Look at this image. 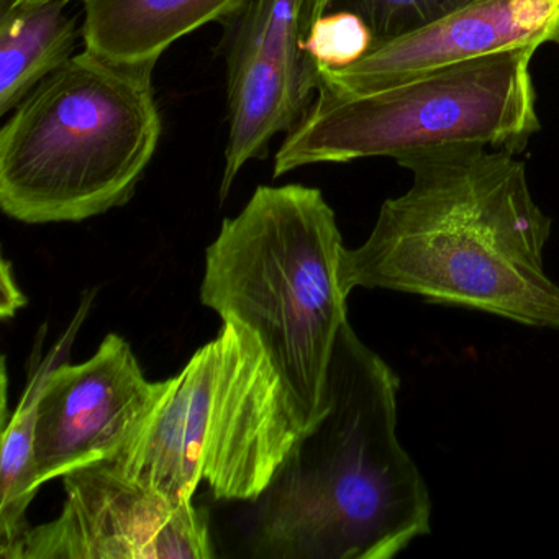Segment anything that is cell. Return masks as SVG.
<instances>
[{
	"label": "cell",
	"mask_w": 559,
	"mask_h": 559,
	"mask_svg": "<svg viewBox=\"0 0 559 559\" xmlns=\"http://www.w3.org/2000/svg\"><path fill=\"white\" fill-rule=\"evenodd\" d=\"M412 173L368 240L343 248L340 283L411 294L533 329H559V284L546 273L551 218L515 153L479 145L405 153Z\"/></svg>",
	"instance_id": "obj_1"
},
{
	"label": "cell",
	"mask_w": 559,
	"mask_h": 559,
	"mask_svg": "<svg viewBox=\"0 0 559 559\" xmlns=\"http://www.w3.org/2000/svg\"><path fill=\"white\" fill-rule=\"evenodd\" d=\"M397 372L343 323L329 408L254 500L260 559H391L430 533L427 480L397 437Z\"/></svg>",
	"instance_id": "obj_2"
},
{
	"label": "cell",
	"mask_w": 559,
	"mask_h": 559,
	"mask_svg": "<svg viewBox=\"0 0 559 559\" xmlns=\"http://www.w3.org/2000/svg\"><path fill=\"white\" fill-rule=\"evenodd\" d=\"M342 234L322 191L260 186L205 251L201 300L257 335L304 430L329 408L330 362L346 317Z\"/></svg>",
	"instance_id": "obj_3"
},
{
	"label": "cell",
	"mask_w": 559,
	"mask_h": 559,
	"mask_svg": "<svg viewBox=\"0 0 559 559\" xmlns=\"http://www.w3.org/2000/svg\"><path fill=\"white\" fill-rule=\"evenodd\" d=\"M155 67L84 50L41 81L0 130L4 214L60 224L126 205L162 139Z\"/></svg>",
	"instance_id": "obj_4"
},
{
	"label": "cell",
	"mask_w": 559,
	"mask_h": 559,
	"mask_svg": "<svg viewBox=\"0 0 559 559\" xmlns=\"http://www.w3.org/2000/svg\"><path fill=\"white\" fill-rule=\"evenodd\" d=\"M304 428L260 340L237 320L194 353L114 466L189 502L202 480L215 499L254 502Z\"/></svg>",
	"instance_id": "obj_5"
},
{
	"label": "cell",
	"mask_w": 559,
	"mask_h": 559,
	"mask_svg": "<svg viewBox=\"0 0 559 559\" xmlns=\"http://www.w3.org/2000/svg\"><path fill=\"white\" fill-rule=\"evenodd\" d=\"M538 48L493 51L374 93L317 90L276 153L274 178L320 163L448 146L519 155L542 129L530 68Z\"/></svg>",
	"instance_id": "obj_6"
},
{
	"label": "cell",
	"mask_w": 559,
	"mask_h": 559,
	"mask_svg": "<svg viewBox=\"0 0 559 559\" xmlns=\"http://www.w3.org/2000/svg\"><path fill=\"white\" fill-rule=\"evenodd\" d=\"M63 510L32 526L24 559H211L207 510L169 499L104 460L63 477Z\"/></svg>",
	"instance_id": "obj_7"
},
{
	"label": "cell",
	"mask_w": 559,
	"mask_h": 559,
	"mask_svg": "<svg viewBox=\"0 0 559 559\" xmlns=\"http://www.w3.org/2000/svg\"><path fill=\"white\" fill-rule=\"evenodd\" d=\"M132 346L110 333L80 365L45 368L35 418L41 486L96 461L114 460L136 437L162 395Z\"/></svg>",
	"instance_id": "obj_8"
},
{
	"label": "cell",
	"mask_w": 559,
	"mask_h": 559,
	"mask_svg": "<svg viewBox=\"0 0 559 559\" xmlns=\"http://www.w3.org/2000/svg\"><path fill=\"white\" fill-rule=\"evenodd\" d=\"M559 45V0H476L467 8L372 48L343 70H320L319 90L356 96L525 45Z\"/></svg>",
	"instance_id": "obj_9"
},
{
	"label": "cell",
	"mask_w": 559,
	"mask_h": 559,
	"mask_svg": "<svg viewBox=\"0 0 559 559\" xmlns=\"http://www.w3.org/2000/svg\"><path fill=\"white\" fill-rule=\"evenodd\" d=\"M84 50L117 63L156 64L186 35L224 24L250 0H81Z\"/></svg>",
	"instance_id": "obj_10"
},
{
	"label": "cell",
	"mask_w": 559,
	"mask_h": 559,
	"mask_svg": "<svg viewBox=\"0 0 559 559\" xmlns=\"http://www.w3.org/2000/svg\"><path fill=\"white\" fill-rule=\"evenodd\" d=\"M71 0H0V116L74 57L81 31Z\"/></svg>",
	"instance_id": "obj_11"
},
{
	"label": "cell",
	"mask_w": 559,
	"mask_h": 559,
	"mask_svg": "<svg viewBox=\"0 0 559 559\" xmlns=\"http://www.w3.org/2000/svg\"><path fill=\"white\" fill-rule=\"evenodd\" d=\"M44 369L28 384L17 411L4 421L0 461V558L24 559L25 543L32 526L27 512L40 490L35 461V418Z\"/></svg>",
	"instance_id": "obj_12"
},
{
	"label": "cell",
	"mask_w": 559,
	"mask_h": 559,
	"mask_svg": "<svg viewBox=\"0 0 559 559\" xmlns=\"http://www.w3.org/2000/svg\"><path fill=\"white\" fill-rule=\"evenodd\" d=\"M476 0H302L304 32L329 12L359 15L374 35V47L421 31Z\"/></svg>",
	"instance_id": "obj_13"
},
{
	"label": "cell",
	"mask_w": 559,
	"mask_h": 559,
	"mask_svg": "<svg viewBox=\"0 0 559 559\" xmlns=\"http://www.w3.org/2000/svg\"><path fill=\"white\" fill-rule=\"evenodd\" d=\"M302 48L320 70H343L374 48V35L359 15L329 12L312 22Z\"/></svg>",
	"instance_id": "obj_14"
},
{
	"label": "cell",
	"mask_w": 559,
	"mask_h": 559,
	"mask_svg": "<svg viewBox=\"0 0 559 559\" xmlns=\"http://www.w3.org/2000/svg\"><path fill=\"white\" fill-rule=\"evenodd\" d=\"M25 302L27 300L22 296L21 290L17 289V284H15L14 276H12L11 263L4 260V270H2V306H0L2 317L8 319V317L14 316L19 307L25 306Z\"/></svg>",
	"instance_id": "obj_15"
}]
</instances>
